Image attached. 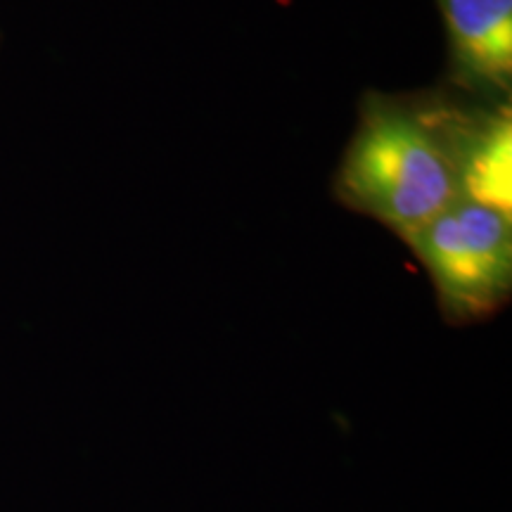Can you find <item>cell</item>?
<instances>
[{"mask_svg": "<svg viewBox=\"0 0 512 512\" xmlns=\"http://www.w3.org/2000/svg\"><path fill=\"white\" fill-rule=\"evenodd\" d=\"M337 195L403 240L425 228L460 200L456 112L373 95L339 166Z\"/></svg>", "mask_w": 512, "mask_h": 512, "instance_id": "1", "label": "cell"}, {"mask_svg": "<svg viewBox=\"0 0 512 512\" xmlns=\"http://www.w3.org/2000/svg\"><path fill=\"white\" fill-rule=\"evenodd\" d=\"M512 216L484 204L453 202L406 242L430 273L448 323H477L508 302Z\"/></svg>", "mask_w": 512, "mask_h": 512, "instance_id": "2", "label": "cell"}, {"mask_svg": "<svg viewBox=\"0 0 512 512\" xmlns=\"http://www.w3.org/2000/svg\"><path fill=\"white\" fill-rule=\"evenodd\" d=\"M451 79L479 98H508L512 83V0H437Z\"/></svg>", "mask_w": 512, "mask_h": 512, "instance_id": "3", "label": "cell"}, {"mask_svg": "<svg viewBox=\"0 0 512 512\" xmlns=\"http://www.w3.org/2000/svg\"><path fill=\"white\" fill-rule=\"evenodd\" d=\"M510 133L508 105H498L496 112L477 117H463L456 112L460 197L508 216L512 209Z\"/></svg>", "mask_w": 512, "mask_h": 512, "instance_id": "4", "label": "cell"}]
</instances>
